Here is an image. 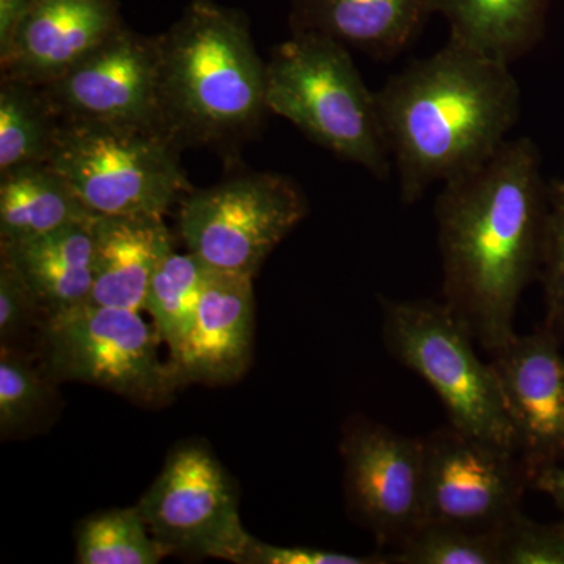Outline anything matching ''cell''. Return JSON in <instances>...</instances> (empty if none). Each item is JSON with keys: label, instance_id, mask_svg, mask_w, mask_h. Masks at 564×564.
Instances as JSON below:
<instances>
[{"label": "cell", "instance_id": "cell-18", "mask_svg": "<svg viewBox=\"0 0 564 564\" xmlns=\"http://www.w3.org/2000/svg\"><path fill=\"white\" fill-rule=\"evenodd\" d=\"M95 220L96 217L76 223L25 242L0 245V256L22 274L46 317L90 303Z\"/></svg>", "mask_w": 564, "mask_h": 564}, {"label": "cell", "instance_id": "cell-27", "mask_svg": "<svg viewBox=\"0 0 564 564\" xmlns=\"http://www.w3.org/2000/svg\"><path fill=\"white\" fill-rule=\"evenodd\" d=\"M500 533L502 564H564V530L560 522L538 524L521 511Z\"/></svg>", "mask_w": 564, "mask_h": 564}, {"label": "cell", "instance_id": "cell-16", "mask_svg": "<svg viewBox=\"0 0 564 564\" xmlns=\"http://www.w3.org/2000/svg\"><path fill=\"white\" fill-rule=\"evenodd\" d=\"M292 33H314L389 61L434 14V0H289Z\"/></svg>", "mask_w": 564, "mask_h": 564}, {"label": "cell", "instance_id": "cell-30", "mask_svg": "<svg viewBox=\"0 0 564 564\" xmlns=\"http://www.w3.org/2000/svg\"><path fill=\"white\" fill-rule=\"evenodd\" d=\"M36 0H0V54L7 51Z\"/></svg>", "mask_w": 564, "mask_h": 564}, {"label": "cell", "instance_id": "cell-9", "mask_svg": "<svg viewBox=\"0 0 564 564\" xmlns=\"http://www.w3.org/2000/svg\"><path fill=\"white\" fill-rule=\"evenodd\" d=\"M137 507L170 555L243 564L254 540L242 524L231 475L202 441L173 447Z\"/></svg>", "mask_w": 564, "mask_h": 564}, {"label": "cell", "instance_id": "cell-21", "mask_svg": "<svg viewBox=\"0 0 564 564\" xmlns=\"http://www.w3.org/2000/svg\"><path fill=\"white\" fill-rule=\"evenodd\" d=\"M62 118L39 85L0 82V174L50 162Z\"/></svg>", "mask_w": 564, "mask_h": 564}, {"label": "cell", "instance_id": "cell-31", "mask_svg": "<svg viewBox=\"0 0 564 564\" xmlns=\"http://www.w3.org/2000/svg\"><path fill=\"white\" fill-rule=\"evenodd\" d=\"M530 486L547 496L564 514V467L560 464L541 467L532 475Z\"/></svg>", "mask_w": 564, "mask_h": 564}, {"label": "cell", "instance_id": "cell-3", "mask_svg": "<svg viewBox=\"0 0 564 564\" xmlns=\"http://www.w3.org/2000/svg\"><path fill=\"white\" fill-rule=\"evenodd\" d=\"M158 41L159 131L181 151L210 148L232 161L270 111L247 14L191 0Z\"/></svg>", "mask_w": 564, "mask_h": 564}, {"label": "cell", "instance_id": "cell-29", "mask_svg": "<svg viewBox=\"0 0 564 564\" xmlns=\"http://www.w3.org/2000/svg\"><path fill=\"white\" fill-rule=\"evenodd\" d=\"M391 552L372 555H351L313 547H285L252 540L243 564H391Z\"/></svg>", "mask_w": 564, "mask_h": 564}, {"label": "cell", "instance_id": "cell-11", "mask_svg": "<svg viewBox=\"0 0 564 564\" xmlns=\"http://www.w3.org/2000/svg\"><path fill=\"white\" fill-rule=\"evenodd\" d=\"M423 441L425 522L492 530L521 513L530 473L518 452L452 423Z\"/></svg>", "mask_w": 564, "mask_h": 564}, {"label": "cell", "instance_id": "cell-6", "mask_svg": "<svg viewBox=\"0 0 564 564\" xmlns=\"http://www.w3.org/2000/svg\"><path fill=\"white\" fill-rule=\"evenodd\" d=\"M386 348L440 397L448 423L518 452L513 423L491 362L447 303L381 299Z\"/></svg>", "mask_w": 564, "mask_h": 564}, {"label": "cell", "instance_id": "cell-7", "mask_svg": "<svg viewBox=\"0 0 564 564\" xmlns=\"http://www.w3.org/2000/svg\"><path fill=\"white\" fill-rule=\"evenodd\" d=\"M162 339L141 311L85 303L41 325L44 373L54 383L98 386L140 406L161 408L181 388Z\"/></svg>", "mask_w": 564, "mask_h": 564}, {"label": "cell", "instance_id": "cell-25", "mask_svg": "<svg viewBox=\"0 0 564 564\" xmlns=\"http://www.w3.org/2000/svg\"><path fill=\"white\" fill-rule=\"evenodd\" d=\"M500 529L425 522L399 549L391 552L397 564H502Z\"/></svg>", "mask_w": 564, "mask_h": 564}, {"label": "cell", "instance_id": "cell-20", "mask_svg": "<svg viewBox=\"0 0 564 564\" xmlns=\"http://www.w3.org/2000/svg\"><path fill=\"white\" fill-rule=\"evenodd\" d=\"M95 217L50 163L0 174V245L25 242Z\"/></svg>", "mask_w": 564, "mask_h": 564}, {"label": "cell", "instance_id": "cell-2", "mask_svg": "<svg viewBox=\"0 0 564 564\" xmlns=\"http://www.w3.org/2000/svg\"><path fill=\"white\" fill-rule=\"evenodd\" d=\"M510 66L448 39L377 91L403 204L477 169L510 140L522 109Z\"/></svg>", "mask_w": 564, "mask_h": 564}, {"label": "cell", "instance_id": "cell-12", "mask_svg": "<svg viewBox=\"0 0 564 564\" xmlns=\"http://www.w3.org/2000/svg\"><path fill=\"white\" fill-rule=\"evenodd\" d=\"M159 41L126 25L43 90L63 121L158 128Z\"/></svg>", "mask_w": 564, "mask_h": 564}, {"label": "cell", "instance_id": "cell-10", "mask_svg": "<svg viewBox=\"0 0 564 564\" xmlns=\"http://www.w3.org/2000/svg\"><path fill=\"white\" fill-rule=\"evenodd\" d=\"M340 455L352 518L380 547L399 549L425 522V441L358 414L345 423Z\"/></svg>", "mask_w": 564, "mask_h": 564}, {"label": "cell", "instance_id": "cell-8", "mask_svg": "<svg viewBox=\"0 0 564 564\" xmlns=\"http://www.w3.org/2000/svg\"><path fill=\"white\" fill-rule=\"evenodd\" d=\"M307 212L306 195L291 177L239 174L193 188L181 203L180 232L207 269L254 278Z\"/></svg>", "mask_w": 564, "mask_h": 564}, {"label": "cell", "instance_id": "cell-26", "mask_svg": "<svg viewBox=\"0 0 564 564\" xmlns=\"http://www.w3.org/2000/svg\"><path fill=\"white\" fill-rule=\"evenodd\" d=\"M538 278L544 292L543 325L564 339V180L547 184V209Z\"/></svg>", "mask_w": 564, "mask_h": 564}, {"label": "cell", "instance_id": "cell-19", "mask_svg": "<svg viewBox=\"0 0 564 564\" xmlns=\"http://www.w3.org/2000/svg\"><path fill=\"white\" fill-rule=\"evenodd\" d=\"M551 0H434V14L459 41L511 65L541 43Z\"/></svg>", "mask_w": 564, "mask_h": 564}, {"label": "cell", "instance_id": "cell-28", "mask_svg": "<svg viewBox=\"0 0 564 564\" xmlns=\"http://www.w3.org/2000/svg\"><path fill=\"white\" fill-rule=\"evenodd\" d=\"M46 315L22 274L0 256V344L11 345Z\"/></svg>", "mask_w": 564, "mask_h": 564}, {"label": "cell", "instance_id": "cell-4", "mask_svg": "<svg viewBox=\"0 0 564 564\" xmlns=\"http://www.w3.org/2000/svg\"><path fill=\"white\" fill-rule=\"evenodd\" d=\"M267 106L323 150L388 181L392 154L377 91L348 47L314 33H292L267 62Z\"/></svg>", "mask_w": 564, "mask_h": 564}, {"label": "cell", "instance_id": "cell-32", "mask_svg": "<svg viewBox=\"0 0 564 564\" xmlns=\"http://www.w3.org/2000/svg\"><path fill=\"white\" fill-rule=\"evenodd\" d=\"M560 525H562V529L564 530V519L563 521H560Z\"/></svg>", "mask_w": 564, "mask_h": 564}, {"label": "cell", "instance_id": "cell-17", "mask_svg": "<svg viewBox=\"0 0 564 564\" xmlns=\"http://www.w3.org/2000/svg\"><path fill=\"white\" fill-rule=\"evenodd\" d=\"M173 251V234L163 218L96 217L90 303L143 311L152 276Z\"/></svg>", "mask_w": 564, "mask_h": 564}, {"label": "cell", "instance_id": "cell-23", "mask_svg": "<svg viewBox=\"0 0 564 564\" xmlns=\"http://www.w3.org/2000/svg\"><path fill=\"white\" fill-rule=\"evenodd\" d=\"M169 555L137 505L88 516L76 530L79 564H158Z\"/></svg>", "mask_w": 564, "mask_h": 564}, {"label": "cell", "instance_id": "cell-24", "mask_svg": "<svg viewBox=\"0 0 564 564\" xmlns=\"http://www.w3.org/2000/svg\"><path fill=\"white\" fill-rule=\"evenodd\" d=\"M43 369L11 345L0 347V434L17 440L32 433L54 408L55 392Z\"/></svg>", "mask_w": 564, "mask_h": 564}, {"label": "cell", "instance_id": "cell-1", "mask_svg": "<svg viewBox=\"0 0 564 564\" xmlns=\"http://www.w3.org/2000/svg\"><path fill=\"white\" fill-rule=\"evenodd\" d=\"M529 137L507 140L477 169L444 182L434 217L444 302L486 351L514 336V315L540 273L547 184Z\"/></svg>", "mask_w": 564, "mask_h": 564}, {"label": "cell", "instance_id": "cell-5", "mask_svg": "<svg viewBox=\"0 0 564 564\" xmlns=\"http://www.w3.org/2000/svg\"><path fill=\"white\" fill-rule=\"evenodd\" d=\"M47 163L96 217L163 218L193 191L180 148L151 126L62 120Z\"/></svg>", "mask_w": 564, "mask_h": 564}, {"label": "cell", "instance_id": "cell-22", "mask_svg": "<svg viewBox=\"0 0 564 564\" xmlns=\"http://www.w3.org/2000/svg\"><path fill=\"white\" fill-rule=\"evenodd\" d=\"M207 272L209 269L191 251H173L152 276L143 311L169 348L170 361L180 355L192 332Z\"/></svg>", "mask_w": 564, "mask_h": 564}, {"label": "cell", "instance_id": "cell-15", "mask_svg": "<svg viewBox=\"0 0 564 564\" xmlns=\"http://www.w3.org/2000/svg\"><path fill=\"white\" fill-rule=\"evenodd\" d=\"M252 280L209 269L192 332L170 361L181 386L232 384L247 372L256 325Z\"/></svg>", "mask_w": 564, "mask_h": 564}, {"label": "cell", "instance_id": "cell-14", "mask_svg": "<svg viewBox=\"0 0 564 564\" xmlns=\"http://www.w3.org/2000/svg\"><path fill=\"white\" fill-rule=\"evenodd\" d=\"M124 28L118 0H36L0 54L2 79L43 87Z\"/></svg>", "mask_w": 564, "mask_h": 564}, {"label": "cell", "instance_id": "cell-13", "mask_svg": "<svg viewBox=\"0 0 564 564\" xmlns=\"http://www.w3.org/2000/svg\"><path fill=\"white\" fill-rule=\"evenodd\" d=\"M562 337L541 325L516 333L491 352V367L513 423L518 454L532 475L564 459Z\"/></svg>", "mask_w": 564, "mask_h": 564}]
</instances>
